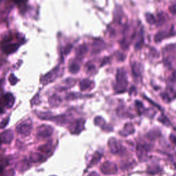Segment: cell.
I'll return each instance as SVG.
<instances>
[{"mask_svg":"<svg viewBox=\"0 0 176 176\" xmlns=\"http://www.w3.org/2000/svg\"><path fill=\"white\" fill-rule=\"evenodd\" d=\"M86 71H87V73L88 74H92V72H94L95 71V65H93L92 63H88V64L86 65Z\"/></svg>","mask_w":176,"mask_h":176,"instance_id":"obj_23","label":"cell"},{"mask_svg":"<svg viewBox=\"0 0 176 176\" xmlns=\"http://www.w3.org/2000/svg\"><path fill=\"white\" fill-rule=\"evenodd\" d=\"M12 41H13V39H11V37L9 38L6 37L2 43V50L7 55L15 52L16 50H17L19 46L18 43H12Z\"/></svg>","mask_w":176,"mask_h":176,"instance_id":"obj_3","label":"cell"},{"mask_svg":"<svg viewBox=\"0 0 176 176\" xmlns=\"http://www.w3.org/2000/svg\"><path fill=\"white\" fill-rule=\"evenodd\" d=\"M134 131L135 129L133 128V125L131 123H127L124 127L123 130L120 131V135L123 136H127L134 133Z\"/></svg>","mask_w":176,"mask_h":176,"instance_id":"obj_11","label":"cell"},{"mask_svg":"<svg viewBox=\"0 0 176 176\" xmlns=\"http://www.w3.org/2000/svg\"><path fill=\"white\" fill-rule=\"evenodd\" d=\"M54 129L52 126L48 125H42L37 130V136L39 138H46L51 136L53 133Z\"/></svg>","mask_w":176,"mask_h":176,"instance_id":"obj_4","label":"cell"},{"mask_svg":"<svg viewBox=\"0 0 176 176\" xmlns=\"http://www.w3.org/2000/svg\"><path fill=\"white\" fill-rule=\"evenodd\" d=\"M100 171L103 174L105 175L114 174L117 172V166L111 162H105L100 166Z\"/></svg>","mask_w":176,"mask_h":176,"instance_id":"obj_5","label":"cell"},{"mask_svg":"<svg viewBox=\"0 0 176 176\" xmlns=\"http://www.w3.org/2000/svg\"><path fill=\"white\" fill-rule=\"evenodd\" d=\"M70 72L72 74H76L80 70V65L76 62H72L69 66Z\"/></svg>","mask_w":176,"mask_h":176,"instance_id":"obj_17","label":"cell"},{"mask_svg":"<svg viewBox=\"0 0 176 176\" xmlns=\"http://www.w3.org/2000/svg\"><path fill=\"white\" fill-rule=\"evenodd\" d=\"M0 136H1L4 143H6V144L10 143L13 139V133L10 130H6L4 131V132L0 133Z\"/></svg>","mask_w":176,"mask_h":176,"instance_id":"obj_10","label":"cell"},{"mask_svg":"<svg viewBox=\"0 0 176 176\" xmlns=\"http://www.w3.org/2000/svg\"><path fill=\"white\" fill-rule=\"evenodd\" d=\"M72 48V46H70V45H68V46H67L66 47H65V54H67L68 53V52H70V50H71V48Z\"/></svg>","mask_w":176,"mask_h":176,"instance_id":"obj_32","label":"cell"},{"mask_svg":"<svg viewBox=\"0 0 176 176\" xmlns=\"http://www.w3.org/2000/svg\"><path fill=\"white\" fill-rule=\"evenodd\" d=\"M32 129V123L30 118L25 120L16 127V131L18 133L23 136H28L31 132Z\"/></svg>","mask_w":176,"mask_h":176,"instance_id":"obj_2","label":"cell"},{"mask_svg":"<svg viewBox=\"0 0 176 176\" xmlns=\"http://www.w3.org/2000/svg\"><path fill=\"white\" fill-rule=\"evenodd\" d=\"M109 147L112 153L114 154H118L123 151V147L115 138H112L109 140Z\"/></svg>","mask_w":176,"mask_h":176,"instance_id":"obj_9","label":"cell"},{"mask_svg":"<svg viewBox=\"0 0 176 176\" xmlns=\"http://www.w3.org/2000/svg\"><path fill=\"white\" fill-rule=\"evenodd\" d=\"M15 175V172L13 170L10 171H6V172H4L1 176H14Z\"/></svg>","mask_w":176,"mask_h":176,"instance_id":"obj_28","label":"cell"},{"mask_svg":"<svg viewBox=\"0 0 176 176\" xmlns=\"http://www.w3.org/2000/svg\"><path fill=\"white\" fill-rule=\"evenodd\" d=\"M84 125H85V120L83 118L76 120L70 125V132L72 133H74V134L79 133L84 129Z\"/></svg>","mask_w":176,"mask_h":176,"instance_id":"obj_6","label":"cell"},{"mask_svg":"<svg viewBox=\"0 0 176 176\" xmlns=\"http://www.w3.org/2000/svg\"><path fill=\"white\" fill-rule=\"evenodd\" d=\"M94 123H95V125H97L98 126H100V127H103V125H105V122L104 121V119H103V118H101V117L98 116V117H96V118H94Z\"/></svg>","mask_w":176,"mask_h":176,"instance_id":"obj_24","label":"cell"},{"mask_svg":"<svg viewBox=\"0 0 176 176\" xmlns=\"http://www.w3.org/2000/svg\"><path fill=\"white\" fill-rule=\"evenodd\" d=\"M92 84H93V82L90 81L89 79H83L80 82L79 86H80V88H81V90L82 91H84L91 88V87H92Z\"/></svg>","mask_w":176,"mask_h":176,"instance_id":"obj_13","label":"cell"},{"mask_svg":"<svg viewBox=\"0 0 176 176\" xmlns=\"http://www.w3.org/2000/svg\"><path fill=\"white\" fill-rule=\"evenodd\" d=\"M8 118L6 119V120H4V121H3L1 122V123H0V128H4L5 127L8 125Z\"/></svg>","mask_w":176,"mask_h":176,"instance_id":"obj_29","label":"cell"},{"mask_svg":"<svg viewBox=\"0 0 176 176\" xmlns=\"http://www.w3.org/2000/svg\"><path fill=\"white\" fill-rule=\"evenodd\" d=\"M52 148V143L51 142H48L47 144H45L43 145H42L41 147H40L39 148V150L42 153L44 154H50V152L51 151Z\"/></svg>","mask_w":176,"mask_h":176,"instance_id":"obj_16","label":"cell"},{"mask_svg":"<svg viewBox=\"0 0 176 176\" xmlns=\"http://www.w3.org/2000/svg\"><path fill=\"white\" fill-rule=\"evenodd\" d=\"M158 120L160 121V122H161V123H163L164 125H170L169 120L166 118V116H164V115H162V116L158 118Z\"/></svg>","mask_w":176,"mask_h":176,"instance_id":"obj_25","label":"cell"},{"mask_svg":"<svg viewBox=\"0 0 176 176\" xmlns=\"http://www.w3.org/2000/svg\"><path fill=\"white\" fill-rule=\"evenodd\" d=\"M146 20L147 22L149 23V24H154V23H156V19H155L154 16L151 13H147L146 14Z\"/></svg>","mask_w":176,"mask_h":176,"instance_id":"obj_22","label":"cell"},{"mask_svg":"<svg viewBox=\"0 0 176 176\" xmlns=\"http://www.w3.org/2000/svg\"><path fill=\"white\" fill-rule=\"evenodd\" d=\"M117 58H118V59L120 61H123L125 58V56L123 53L118 52V55H117Z\"/></svg>","mask_w":176,"mask_h":176,"instance_id":"obj_30","label":"cell"},{"mask_svg":"<svg viewBox=\"0 0 176 176\" xmlns=\"http://www.w3.org/2000/svg\"><path fill=\"white\" fill-rule=\"evenodd\" d=\"M0 98H1V101L6 108H7V109H10L11 107H13L14 103H15V99L14 96L11 93H7Z\"/></svg>","mask_w":176,"mask_h":176,"instance_id":"obj_8","label":"cell"},{"mask_svg":"<svg viewBox=\"0 0 176 176\" xmlns=\"http://www.w3.org/2000/svg\"><path fill=\"white\" fill-rule=\"evenodd\" d=\"M132 71L133 74L135 75L136 76H139L141 74V71H140V65L138 63H135L132 66Z\"/></svg>","mask_w":176,"mask_h":176,"instance_id":"obj_20","label":"cell"},{"mask_svg":"<svg viewBox=\"0 0 176 176\" xmlns=\"http://www.w3.org/2000/svg\"><path fill=\"white\" fill-rule=\"evenodd\" d=\"M160 135V131H158L156 130V131H150L149 133H148L147 137L150 140H154V139H156V138H158Z\"/></svg>","mask_w":176,"mask_h":176,"instance_id":"obj_21","label":"cell"},{"mask_svg":"<svg viewBox=\"0 0 176 176\" xmlns=\"http://www.w3.org/2000/svg\"><path fill=\"white\" fill-rule=\"evenodd\" d=\"M58 72H59L58 67H57L56 68L52 70V71L47 73L45 76H43V81H42V83H43V85H47V84L50 83L55 81L58 76Z\"/></svg>","mask_w":176,"mask_h":176,"instance_id":"obj_7","label":"cell"},{"mask_svg":"<svg viewBox=\"0 0 176 176\" xmlns=\"http://www.w3.org/2000/svg\"><path fill=\"white\" fill-rule=\"evenodd\" d=\"M170 140L172 141V142H173L175 145H176V136L175 135H171L170 136Z\"/></svg>","mask_w":176,"mask_h":176,"instance_id":"obj_34","label":"cell"},{"mask_svg":"<svg viewBox=\"0 0 176 176\" xmlns=\"http://www.w3.org/2000/svg\"><path fill=\"white\" fill-rule=\"evenodd\" d=\"M4 108H5V107H4L3 103L1 101V98H0V114H2L4 112Z\"/></svg>","mask_w":176,"mask_h":176,"instance_id":"obj_31","label":"cell"},{"mask_svg":"<svg viewBox=\"0 0 176 176\" xmlns=\"http://www.w3.org/2000/svg\"><path fill=\"white\" fill-rule=\"evenodd\" d=\"M61 100L60 97L57 95L52 96L50 98V99H49V103H50L51 106L52 107L58 106L61 103Z\"/></svg>","mask_w":176,"mask_h":176,"instance_id":"obj_15","label":"cell"},{"mask_svg":"<svg viewBox=\"0 0 176 176\" xmlns=\"http://www.w3.org/2000/svg\"><path fill=\"white\" fill-rule=\"evenodd\" d=\"M169 10L173 14H176V6H175V5H173L172 6H171L169 8Z\"/></svg>","mask_w":176,"mask_h":176,"instance_id":"obj_33","label":"cell"},{"mask_svg":"<svg viewBox=\"0 0 176 176\" xmlns=\"http://www.w3.org/2000/svg\"><path fill=\"white\" fill-rule=\"evenodd\" d=\"M116 82L117 85L115 89L117 91L120 93L125 91L127 85V79L126 72L123 69L118 70L116 74Z\"/></svg>","mask_w":176,"mask_h":176,"instance_id":"obj_1","label":"cell"},{"mask_svg":"<svg viewBox=\"0 0 176 176\" xmlns=\"http://www.w3.org/2000/svg\"><path fill=\"white\" fill-rule=\"evenodd\" d=\"M88 50V48L86 44H82V45L79 46L76 50V57L77 58L81 59L82 58H83L84 55L87 53V52Z\"/></svg>","mask_w":176,"mask_h":176,"instance_id":"obj_12","label":"cell"},{"mask_svg":"<svg viewBox=\"0 0 176 176\" xmlns=\"http://www.w3.org/2000/svg\"><path fill=\"white\" fill-rule=\"evenodd\" d=\"M101 158H102V155L100 153H98V152H96L94 155L93 156L92 159H91V160L90 161V166H92L94 165H95L96 164H97L98 162L100 161V160Z\"/></svg>","mask_w":176,"mask_h":176,"instance_id":"obj_18","label":"cell"},{"mask_svg":"<svg viewBox=\"0 0 176 176\" xmlns=\"http://www.w3.org/2000/svg\"><path fill=\"white\" fill-rule=\"evenodd\" d=\"M17 81L18 80L17 79V77L15 76V74H12L10 75V76H9V81H10V83L12 85H15V84L17 83Z\"/></svg>","mask_w":176,"mask_h":176,"instance_id":"obj_26","label":"cell"},{"mask_svg":"<svg viewBox=\"0 0 176 176\" xmlns=\"http://www.w3.org/2000/svg\"><path fill=\"white\" fill-rule=\"evenodd\" d=\"M43 160V156L39 153H35V154H32L31 156H30V161L31 162V163H40V162Z\"/></svg>","mask_w":176,"mask_h":176,"instance_id":"obj_14","label":"cell"},{"mask_svg":"<svg viewBox=\"0 0 176 176\" xmlns=\"http://www.w3.org/2000/svg\"><path fill=\"white\" fill-rule=\"evenodd\" d=\"M166 33H169L168 32H166V31H160L159 32L158 34H157L156 36H155V41L156 42H159L163 40L164 38H165L169 35L166 34Z\"/></svg>","mask_w":176,"mask_h":176,"instance_id":"obj_19","label":"cell"},{"mask_svg":"<svg viewBox=\"0 0 176 176\" xmlns=\"http://www.w3.org/2000/svg\"><path fill=\"white\" fill-rule=\"evenodd\" d=\"M2 144H4V142H3V140H2V139H1V136H0V147H1V145Z\"/></svg>","mask_w":176,"mask_h":176,"instance_id":"obj_35","label":"cell"},{"mask_svg":"<svg viewBox=\"0 0 176 176\" xmlns=\"http://www.w3.org/2000/svg\"><path fill=\"white\" fill-rule=\"evenodd\" d=\"M165 17L163 16V13L159 14L158 16V21H157V22H158V23H160L158 25H161L162 23L165 22Z\"/></svg>","mask_w":176,"mask_h":176,"instance_id":"obj_27","label":"cell"}]
</instances>
